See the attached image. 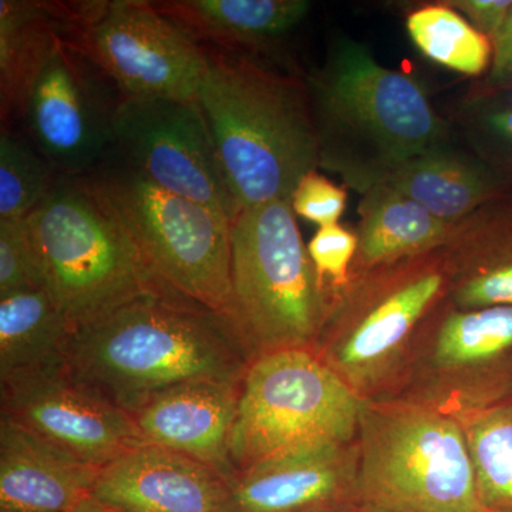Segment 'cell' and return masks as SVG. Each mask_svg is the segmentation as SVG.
<instances>
[{"label": "cell", "mask_w": 512, "mask_h": 512, "mask_svg": "<svg viewBox=\"0 0 512 512\" xmlns=\"http://www.w3.org/2000/svg\"><path fill=\"white\" fill-rule=\"evenodd\" d=\"M251 360L229 316L164 291L77 329L63 366L76 382L131 413L180 384L239 383Z\"/></svg>", "instance_id": "obj_1"}, {"label": "cell", "mask_w": 512, "mask_h": 512, "mask_svg": "<svg viewBox=\"0 0 512 512\" xmlns=\"http://www.w3.org/2000/svg\"><path fill=\"white\" fill-rule=\"evenodd\" d=\"M305 82L320 167L359 194L456 134L416 77L383 66L352 37L333 39L325 62Z\"/></svg>", "instance_id": "obj_2"}, {"label": "cell", "mask_w": 512, "mask_h": 512, "mask_svg": "<svg viewBox=\"0 0 512 512\" xmlns=\"http://www.w3.org/2000/svg\"><path fill=\"white\" fill-rule=\"evenodd\" d=\"M205 49L197 103L239 210L291 201L303 175L320 167L305 77L279 73L256 57Z\"/></svg>", "instance_id": "obj_3"}, {"label": "cell", "mask_w": 512, "mask_h": 512, "mask_svg": "<svg viewBox=\"0 0 512 512\" xmlns=\"http://www.w3.org/2000/svg\"><path fill=\"white\" fill-rule=\"evenodd\" d=\"M450 284L446 247L350 278L333 299L313 352L362 399H387Z\"/></svg>", "instance_id": "obj_4"}, {"label": "cell", "mask_w": 512, "mask_h": 512, "mask_svg": "<svg viewBox=\"0 0 512 512\" xmlns=\"http://www.w3.org/2000/svg\"><path fill=\"white\" fill-rule=\"evenodd\" d=\"M357 495L380 512H487L456 417L402 399L360 412Z\"/></svg>", "instance_id": "obj_5"}, {"label": "cell", "mask_w": 512, "mask_h": 512, "mask_svg": "<svg viewBox=\"0 0 512 512\" xmlns=\"http://www.w3.org/2000/svg\"><path fill=\"white\" fill-rule=\"evenodd\" d=\"M26 220L43 289L74 332L141 296L171 291L83 177L57 175L50 194Z\"/></svg>", "instance_id": "obj_6"}, {"label": "cell", "mask_w": 512, "mask_h": 512, "mask_svg": "<svg viewBox=\"0 0 512 512\" xmlns=\"http://www.w3.org/2000/svg\"><path fill=\"white\" fill-rule=\"evenodd\" d=\"M87 187L171 291L231 318V228L211 208L158 187L116 151Z\"/></svg>", "instance_id": "obj_7"}, {"label": "cell", "mask_w": 512, "mask_h": 512, "mask_svg": "<svg viewBox=\"0 0 512 512\" xmlns=\"http://www.w3.org/2000/svg\"><path fill=\"white\" fill-rule=\"evenodd\" d=\"M329 311L291 201L239 212L231 228V319L252 359L313 350Z\"/></svg>", "instance_id": "obj_8"}, {"label": "cell", "mask_w": 512, "mask_h": 512, "mask_svg": "<svg viewBox=\"0 0 512 512\" xmlns=\"http://www.w3.org/2000/svg\"><path fill=\"white\" fill-rule=\"evenodd\" d=\"M363 402L311 349L255 357L239 384L229 446L235 473L299 444L353 443Z\"/></svg>", "instance_id": "obj_9"}, {"label": "cell", "mask_w": 512, "mask_h": 512, "mask_svg": "<svg viewBox=\"0 0 512 512\" xmlns=\"http://www.w3.org/2000/svg\"><path fill=\"white\" fill-rule=\"evenodd\" d=\"M64 37L123 97L198 101L207 49L146 0L63 2Z\"/></svg>", "instance_id": "obj_10"}, {"label": "cell", "mask_w": 512, "mask_h": 512, "mask_svg": "<svg viewBox=\"0 0 512 512\" xmlns=\"http://www.w3.org/2000/svg\"><path fill=\"white\" fill-rule=\"evenodd\" d=\"M512 397V306L443 301L421 325L393 396L460 417Z\"/></svg>", "instance_id": "obj_11"}, {"label": "cell", "mask_w": 512, "mask_h": 512, "mask_svg": "<svg viewBox=\"0 0 512 512\" xmlns=\"http://www.w3.org/2000/svg\"><path fill=\"white\" fill-rule=\"evenodd\" d=\"M120 99L109 77L63 35L33 80L19 119L57 175L84 177L113 150Z\"/></svg>", "instance_id": "obj_12"}, {"label": "cell", "mask_w": 512, "mask_h": 512, "mask_svg": "<svg viewBox=\"0 0 512 512\" xmlns=\"http://www.w3.org/2000/svg\"><path fill=\"white\" fill-rule=\"evenodd\" d=\"M113 150L158 187L211 208L231 225L241 212L197 101L121 96Z\"/></svg>", "instance_id": "obj_13"}, {"label": "cell", "mask_w": 512, "mask_h": 512, "mask_svg": "<svg viewBox=\"0 0 512 512\" xmlns=\"http://www.w3.org/2000/svg\"><path fill=\"white\" fill-rule=\"evenodd\" d=\"M0 383L3 419L89 466L143 444L130 414L76 382L63 363Z\"/></svg>", "instance_id": "obj_14"}, {"label": "cell", "mask_w": 512, "mask_h": 512, "mask_svg": "<svg viewBox=\"0 0 512 512\" xmlns=\"http://www.w3.org/2000/svg\"><path fill=\"white\" fill-rule=\"evenodd\" d=\"M356 500V441H318L285 448L237 471L224 512H306Z\"/></svg>", "instance_id": "obj_15"}, {"label": "cell", "mask_w": 512, "mask_h": 512, "mask_svg": "<svg viewBox=\"0 0 512 512\" xmlns=\"http://www.w3.org/2000/svg\"><path fill=\"white\" fill-rule=\"evenodd\" d=\"M231 477L143 443L101 467L92 500L113 512H224Z\"/></svg>", "instance_id": "obj_16"}, {"label": "cell", "mask_w": 512, "mask_h": 512, "mask_svg": "<svg viewBox=\"0 0 512 512\" xmlns=\"http://www.w3.org/2000/svg\"><path fill=\"white\" fill-rule=\"evenodd\" d=\"M239 384L212 380L180 384L128 414L143 443L184 454L232 477L229 446Z\"/></svg>", "instance_id": "obj_17"}, {"label": "cell", "mask_w": 512, "mask_h": 512, "mask_svg": "<svg viewBox=\"0 0 512 512\" xmlns=\"http://www.w3.org/2000/svg\"><path fill=\"white\" fill-rule=\"evenodd\" d=\"M99 471L0 419V512H73L92 498Z\"/></svg>", "instance_id": "obj_18"}, {"label": "cell", "mask_w": 512, "mask_h": 512, "mask_svg": "<svg viewBox=\"0 0 512 512\" xmlns=\"http://www.w3.org/2000/svg\"><path fill=\"white\" fill-rule=\"evenodd\" d=\"M380 183L456 225L511 197L493 170L454 138L397 165Z\"/></svg>", "instance_id": "obj_19"}, {"label": "cell", "mask_w": 512, "mask_h": 512, "mask_svg": "<svg viewBox=\"0 0 512 512\" xmlns=\"http://www.w3.org/2000/svg\"><path fill=\"white\" fill-rule=\"evenodd\" d=\"M158 12L195 42L215 49L256 57L301 25L312 3L306 0H161Z\"/></svg>", "instance_id": "obj_20"}, {"label": "cell", "mask_w": 512, "mask_h": 512, "mask_svg": "<svg viewBox=\"0 0 512 512\" xmlns=\"http://www.w3.org/2000/svg\"><path fill=\"white\" fill-rule=\"evenodd\" d=\"M446 248L454 308L512 306V197L464 221Z\"/></svg>", "instance_id": "obj_21"}, {"label": "cell", "mask_w": 512, "mask_h": 512, "mask_svg": "<svg viewBox=\"0 0 512 512\" xmlns=\"http://www.w3.org/2000/svg\"><path fill=\"white\" fill-rule=\"evenodd\" d=\"M360 195L359 245L350 278L446 247L463 224L434 217L387 184L372 185Z\"/></svg>", "instance_id": "obj_22"}, {"label": "cell", "mask_w": 512, "mask_h": 512, "mask_svg": "<svg viewBox=\"0 0 512 512\" xmlns=\"http://www.w3.org/2000/svg\"><path fill=\"white\" fill-rule=\"evenodd\" d=\"M62 3L0 0V113L19 117L33 80L64 35Z\"/></svg>", "instance_id": "obj_23"}, {"label": "cell", "mask_w": 512, "mask_h": 512, "mask_svg": "<svg viewBox=\"0 0 512 512\" xmlns=\"http://www.w3.org/2000/svg\"><path fill=\"white\" fill-rule=\"evenodd\" d=\"M73 333L45 289L0 296V382L62 365Z\"/></svg>", "instance_id": "obj_24"}, {"label": "cell", "mask_w": 512, "mask_h": 512, "mask_svg": "<svg viewBox=\"0 0 512 512\" xmlns=\"http://www.w3.org/2000/svg\"><path fill=\"white\" fill-rule=\"evenodd\" d=\"M454 133L503 181L512 197V84L474 83L448 119Z\"/></svg>", "instance_id": "obj_25"}, {"label": "cell", "mask_w": 512, "mask_h": 512, "mask_svg": "<svg viewBox=\"0 0 512 512\" xmlns=\"http://www.w3.org/2000/svg\"><path fill=\"white\" fill-rule=\"evenodd\" d=\"M457 420L466 436L481 505L487 512H512V397Z\"/></svg>", "instance_id": "obj_26"}, {"label": "cell", "mask_w": 512, "mask_h": 512, "mask_svg": "<svg viewBox=\"0 0 512 512\" xmlns=\"http://www.w3.org/2000/svg\"><path fill=\"white\" fill-rule=\"evenodd\" d=\"M406 28L414 46L431 62L473 77L490 70L493 43L446 3L412 10Z\"/></svg>", "instance_id": "obj_27"}, {"label": "cell", "mask_w": 512, "mask_h": 512, "mask_svg": "<svg viewBox=\"0 0 512 512\" xmlns=\"http://www.w3.org/2000/svg\"><path fill=\"white\" fill-rule=\"evenodd\" d=\"M57 180L32 143L2 128L0 134V221L22 220L45 201Z\"/></svg>", "instance_id": "obj_28"}, {"label": "cell", "mask_w": 512, "mask_h": 512, "mask_svg": "<svg viewBox=\"0 0 512 512\" xmlns=\"http://www.w3.org/2000/svg\"><path fill=\"white\" fill-rule=\"evenodd\" d=\"M356 232L340 224L320 227L308 244V254L320 284L333 299L349 286L350 272L357 252Z\"/></svg>", "instance_id": "obj_29"}, {"label": "cell", "mask_w": 512, "mask_h": 512, "mask_svg": "<svg viewBox=\"0 0 512 512\" xmlns=\"http://www.w3.org/2000/svg\"><path fill=\"white\" fill-rule=\"evenodd\" d=\"M43 288L28 220L0 221V296Z\"/></svg>", "instance_id": "obj_30"}, {"label": "cell", "mask_w": 512, "mask_h": 512, "mask_svg": "<svg viewBox=\"0 0 512 512\" xmlns=\"http://www.w3.org/2000/svg\"><path fill=\"white\" fill-rule=\"evenodd\" d=\"M348 194L318 171L303 175L291 197L295 215L320 227L339 224Z\"/></svg>", "instance_id": "obj_31"}, {"label": "cell", "mask_w": 512, "mask_h": 512, "mask_svg": "<svg viewBox=\"0 0 512 512\" xmlns=\"http://www.w3.org/2000/svg\"><path fill=\"white\" fill-rule=\"evenodd\" d=\"M481 35L494 42L512 10V0H444Z\"/></svg>", "instance_id": "obj_32"}, {"label": "cell", "mask_w": 512, "mask_h": 512, "mask_svg": "<svg viewBox=\"0 0 512 512\" xmlns=\"http://www.w3.org/2000/svg\"><path fill=\"white\" fill-rule=\"evenodd\" d=\"M490 86H511L512 84V10L504 28L493 42V62L484 80Z\"/></svg>", "instance_id": "obj_33"}, {"label": "cell", "mask_w": 512, "mask_h": 512, "mask_svg": "<svg viewBox=\"0 0 512 512\" xmlns=\"http://www.w3.org/2000/svg\"><path fill=\"white\" fill-rule=\"evenodd\" d=\"M306 512H380L376 508L370 507L362 501H345V503H336L323 505V507L315 508V510Z\"/></svg>", "instance_id": "obj_34"}, {"label": "cell", "mask_w": 512, "mask_h": 512, "mask_svg": "<svg viewBox=\"0 0 512 512\" xmlns=\"http://www.w3.org/2000/svg\"><path fill=\"white\" fill-rule=\"evenodd\" d=\"M73 512H113L107 510V508L101 507L100 504H97L96 501L89 498V500L84 501L82 505L76 508Z\"/></svg>", "instance_id": "obj_35"}]
</instances>
